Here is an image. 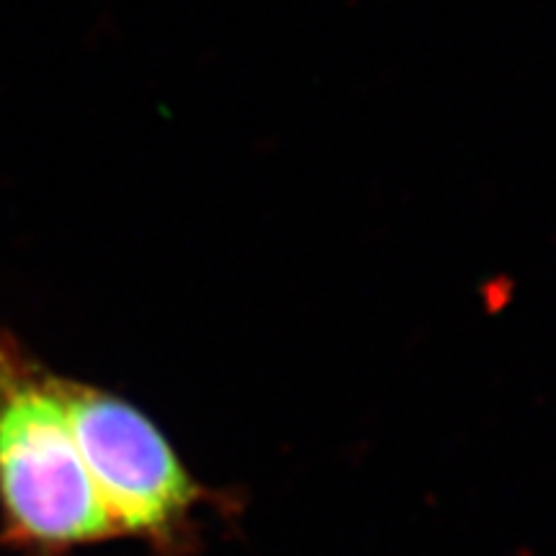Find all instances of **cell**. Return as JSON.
I'll use <instances>...</instances> for the list:
<instances>
[{"instance_id":"obj_2","label":"cell","mask_w":556,"mask_h":556,"mask_svg":"<svg viewBox=\"0 0 556 556\" xmlns=\"http://www.w3.org/2000/svg\"><path fill=\"white\" fill-rule=\"evenodd\" d=\"M60 392L119 539H135L155 556L193 554L199 510L225 503V495L201 484L168 435L129 400L70 377H60Z\"/></svg>"},{"instance_id":"obj_1","label":"cell","mask_w":556,"mask_h":556,"mask_svg":"<svg viewBox=\"0 0 556 556\" xmlns=\"http://www.w3.org/2000/svg\"><path fill=\"white\" fill-rule=\"evenodd\" d=\"M60 377L0 330V544L24 556H70L119 539L83 462Z\"/></svg>"}]
</instances>
